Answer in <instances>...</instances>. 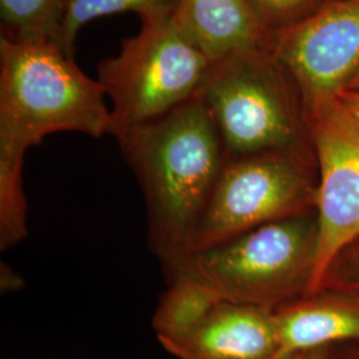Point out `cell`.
Segmentation results:
<instances>
[{
  "label": "cell",
  "mask_w": 359,
  "mask_h": 359,
  "mask_svg": "<svg viewBox=\"0 0 359 359\" xmlns=\"http://www.w3.org/2000/svg\"><path fill=\"white\" fill-rule=\"evenodd\" d=\"M305 115L318 165L314 293L334 257L359 236V123L338 97L306 105Z\"/></svg>",
  "instance_id": "obj_7"
},
{
  "label": "cell",
  "mask_w": 359,
  "mask_h": 359,
  "mask_svg": "<svg viewBox=\"0 0 359 359\" xmlns=\"http://www.w3.org/2000/svg\"><path fill=\"white\" fill-rule=\"evenodd\" d=\"M210 65L173 13L142 19L139 34L124 39L120 52L97 68V80L112 102L109 135L118 139L194 97Z\"/></svg>",
  "instance_id": "obj_5"
},
{
  "label": "cell",
  "mask_w": 359,
  "mask_h": 359,
  "mask_svg": "<svg viewBox=\"0 0 359 359\" xmlns=\"http://www.w3.org/2000/svg\"><path fill=\"white\" fill-rule=\"evenodd\" d=\"M358 123H359V121H358Z\"/></svg>",
  "instance_id": "obj_24"
},
{
  "label": "cell",
  "mask_w": 359,
  "mask_h": 359,
  "mask_svg": "<svg viewBox=\"0 0 359 359\" xmlns=\"http://www.w3.org/2000/svg\"><path fill=\"white\" fill-rule=\"evenodd\" d=\"M68 0H0L1 39L59 46Z\"/></svg>",
  "instance_id": "obj_13"
},
{
  "label": "cell",
  "mask_w": 359,
  "mask_h": 359,
  "mask_svg": "<svg viewBox=\"0 0 359 359\" xmlns=\"http://www.w3.org/2000/svg\"><path fill=\"white\" fill-rule=\"evenodd\" d=\"M25 286L23 277L13 270L10 265L1 264L0 268V289L1 293H8V292H16L20 290Z\"/></svg>",
  "instance_id": "obj_18"
},
{
  "label": "cell",
  "mask_w": 359,
  "mask_h": 359,
  "mask_svg": "<svg viewBox=\"0 0 359 359\" xmlns=\"http://www.w3.org/2000/svg\"><path fill=\"white\" fill-rule=\"evenodd\" d=\"M169 286L154 310L157 339H173L192 332L224 302L208 286L184 274L168 276Z\"/></svg>",
  "instance_id": "obj_12"
},
{
  "label": "cell",
  "mask_w": 359,
  "mask_h": 359,
  "mask_svg": "<svg viewBox=\"0 0 359 359\" xmlns=\"http://www.w3.org/2000/svg\"><path fill=\"white\" fill-rule=\"evenodd\" d=\"M281 353L359 342V293L321 287L274 311Z\"/></svg>",
  "instance_id": "obj_10"
},
{
  "label": "cell",
  "mask_w": 359,
  "mask_h": 359,
  "mask_svg": "<svg viewBox=\"0 0 359 359\" xmlns=\"http://www.w3.org/2000/svg\"><path fill=\"white\" fill-rule=\"evenodd\" d=\"M273 52L304 108L338 97L359 75V0H330L273 34Z\"/></svg>",
  "instance_id": "obj_8"
},
{
  "label": "cell",
  "mask_w": 359,
  "mask_h": 359,
  "mask_svg": "<svg viewBox=\"0 0 359 359\" xmlns=\"http://www.w3.org/2000/svg\"><path fill=\"white\" fill-rule=\"evenodd\" d=\"M176 359H270L281 353L274 311L221 302L180 338L157 339Z\"/></svg>",
  "instance_id": "obj_9"
},
{
  "label": "cell",
  "mask_w": 359,
  "mask_h": 359,
  "mask_svg": "<svg viewBox=\"0 0 359 359\" xmlns=\"http://www.w3.org/2000/svg\"><path fill=\"white\" fill-rule=\"evenodd\" d=\"M173 18L212 63L271 47L273 35L246 0H177Z\"/></svg>",
  "instance_id": "obj_11"
},
{
  "label": "cell",
  "mask_w": 359,
  "mask_h": 359,
  "mask_svg": "<svg viewBox=\"0 0 359 359\" xmlns=\"http://www.w3.org/2000/svg\"><path fill=\"white\" fill-rule=\"evenodd\" d=\"M25 156L0 152V249L20 244L28 236V208L23 192Z\"/></svg>",
  "instance_id": "obj_14"
},
{
  "label": "cell",
  "mask_w": 359,
  "mask_h": 359,
  "mask_svg": "<svg viewBox=\"0 0 359 359\" xmlns=\"http://www.w3.org/2000/svg\"><path fill=\"white\" fill-rule=\"evenodd\" d=\"M105 97L99 80L87 76L59 46L0 39V152L26 156L57 132L109 135Z\"/></svg>",
  "instance_id": "obj_2"
},
{
  "label": "cell",
  "mask_w": 359,
  "mask_h": 359,
  "mask_svg": "<svg viewBox=\"0 0 359 359\" xmlns=\"http://www.w3.org/2000/svg\"><path fill=\"white\" fill-rule=\"evenodd\" d=\"M321 287L359 293V236L334 257L318 289Z\"/></svg>",
  "instance_id": "obj_17"
},
{
  "label": "cell",
  "mask_w": 359,
  "mask_h": 359,
  "mask_svg": "<svg viewBox=\"0 0 359 359\" xmlns=\"http://www.w3.org/2000/svg\"><path fill=\"white\" fill-rule=\"evenodd\" d=\"M327 359H359V342H345L329 346Z\"/></svg>",
  "instance_id": "obj_19"
},
{
  "label": "cell",
  "mask_w": 359,
  "mask_h": 359,
  "mask_svg": "<svg viewBox=\"0 0 359 359\" xmlns=\"http://www.w3.org/2000/svg\"><path fill=\"white\" fill-rule=\"evenodd\" d=\"M262 27L271 35L293 26L313 13L314 0H246Z\"/></svg>",
  "instance_id": "obj_16"
},
{
  "label": "cell",
  "mask_w": 359,
  "mask_h": 359,
  "mask_svg": "<svg viewBox=\"0 0 359 359\" xmlns=\"http://www.w3.org/2000/svg\"><path fill=\"white\" fill-rule=\"evenodd\" d=\"M147 208L148 241L163 266L187 253L226 151L200 93L117 139Z\"/></svg>",
  "instance_id": "obj_1"
},
{
  "label": "cell",
  "mask_w": 359,
  "mask_h": 359,
  "mask_svg": "<svg viewBox=\"0 0 359 359\" xmlns=\"http://www.w3.org/2000/svg\"><path fill=\"white\" fill-rule=\"evenodd\" d=\"M177 0H68L65 26L59 47L72 55L74 43L80 28L96 18L118 13H137L140 18L165 15L175 11Z\"/></svg>",
  "instance_id": "obj_15"
},
{
  "label": "cell",
  "mask_w": 359,
  "mask_h": 359,
  "mask_svg": "<svg viewBox=\"0 0 359 359\" xmlns=\"http://www.w3.org/2000/svg\"><path fill=\"white\" fill-rule=\"evenodd\" d=\"M270 359H302V353H289V354L280 353L276 357Z\"/></svg>",
  "instance_id": "obj_22"
},
{
  "label": "cell",
  "mask_w": 359,
  "mask_h": 359,
  "mask_svg": "<svg viewBox=\"0 0 359 359\" xmlns=\"http://www.w3.org/2000/svg\"><path fill=\"white\" fill-rule=\"evenodd\" d=\"M338 99L347 108V111L359 121V90H347L342 92Z\"/></svg>",
  "instance_id": "obj_20"
},
{
  "label": "cell",
  "mask_w": 359,
  "mask_h": 359,
  "mask_svg": "<svg viewBox=\"0 0 359 359\" xmlns=\"http://www.w3.org/2000/svg\"><path fill=\"white\" fill-rule=\"evenodd\" d=\"M317 194L313 144L226 157L184 256L270 222L314 212Z\"/></svg>",
  "instance_id": "obj_6"
},
{
  "label": "cell",
  "mask_w": 359,
  "mask_h": 359,
  "mask_svg": "<svg viewBox=\"0 0 359 359\" xmlns=\"http://www.w3.org/2000/svg\"><path fill=\"white\" fill-rule=\"evenodd\" d=\"M347 90H359V75L355 77V80L350 84V87H348ZM344 92H345V90H344Z\"/></svg>",
  "instance_id": "obj_23"
},
{
  "label": "cell",
  "mask_w": 359,
  "mask_h": 359,
  "mask_svg": "<svg viewBox=\"0 0 359 359\" xmlns=\"http://www.w3.org/2000/svg\"><path fill=\"white\" fill-rule=\"evenodd\" d=\"M198 93L226 157L311 144L301 95L273 47L212 63Z\"/></svg>",
  "instance_id": "obj_4"
},
{
  "label": "cell",
  "mask_w": 359,
  "mask_h": 359,
  "mask_svg": "<svg viewBox=\"0 0 359 359\" xmlns=\"http://www.w3.org/2000/svg\"><path fill=\"white\" fill-rule=\"evenodd\" d=\"M317 246L314 210L196 250L164 269L205 285L224 302L277 311L311 293Z\"/></svg>",
  "instance_id": "obj_3"
},
{
  "label": "cell",
  "mask_w": 359,
  "mask_h": 359,
  "mask_svg": "<svg viewBox=\"0 0 359 359\" xmlns=\"http://www.w3.org/2000/svg\"><path fill=\"white\" fill-rule=\"evenodd\" d=\"M329 346L318 347L302 353V359H327Z\"/></svg>",
  "instance_id": "obj_21"
}]
</instances>
